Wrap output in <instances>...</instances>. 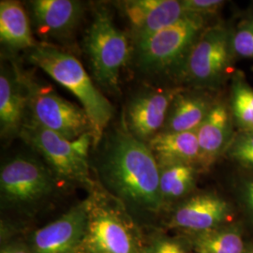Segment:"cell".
<instances>
[{
    "instance_id": "cell-1",
    "label": "cell",
    "mask_w": 253,
    "mask_h": 253,
    "mask_svg": "<svg viewBox=\"0 0 253 253\" xmlns=\"http://www.w3.org/2000/svg\"><path fill=\"white\" fill-rule=\"evenodd\" d=\"M103 136L100 172L110 189L132 206L159 211L163 206L161 171L149 147L125 128Z\"/></svg>"
},
{
    "instance_id": "cell-2",
    "label": "cell",
    "mask_w": 253,
    "mask_h": 253,
    "mask_svg": "<svg viewBox=\"0 0 253 253\" xmlns=\"http://www.w3.org/2000/svg\"><path fill=\"white\" fill-rule=\"evenodd\" d=\"M27 56L30 63L71 91L81 102L90 119L93 146H98L114 116V107L95 85L83 64L64 49L43 42L27 51Z\"/></svg>"
},
{
    "instance_id": "cell-3",
    "label": "cell",
    "mask_w": 253,
    "mask_h": 253,
    "mask_svg": "<svg viewBox=\"0 0 253 253\" xmlns=\"http://www.w3.org/2000/svg\"><path fill=\"white\" fill-rule=\"evenodd\" d=\"M206 28V16L186 13L135 47L137 67L145 74L181 73L190 50Z\"/></svg>"
},
{
    "instance_id": "cell-4",
    "label": "cell",
    "mask_w": 253,
    "mask_h": 253,
    "mask_svg": "<svg viewBox=\"0 0 253 253\" xmlns=\"http://www.w3.org/2000/svg\"><path fill=\"white\" fill-rule=\"evenodd\" d=\"M84 49L93 79L104 89L117 92L120 73L129 58V44L108 10H96L84 39Z\"/></svg>"
},
{
    "instance_id": "cell-5",
    "label": "cell",
    "mask_w": 253,
    "mask_h": 253,
    "mask_svg": "<svg viewBox=\"0 0 253 253\" xmlns=\"http://www.w3.org/2000/svg\"><path fill=\"white\" fill-rule=\"evenodd\" d=\"M20 137L40 154L59 176L90 186L88 154L92 132L72 141L27 119Z\"/></svg>"
},
{
    "instance_id": "cell-6",
    "label": "cell",
    "mask_w": 253,
    "mask_h": 253,
    "mask_svg": "<svg viewBox=\"0 0 253 253\" xmlns=\"http://www.w3.org/2000/svg\"><path fill=\"white\" fill-rule=\"evenodd\" d=\"M27 81L29 120L72 141L92 132L90 119L84 109L27 75Z\"/></svg>"
},
{
    "instance_id": "cell-7",
    "label": "cell",
    "mask_w": 253,
    "mask_h": 253,
    "mask_svg": "<svg viewBox=\"0 0 253 253\" xmlns=\"http://www.w3.org/2000/svg\"><path fill=\"white\" fill-rule=\"evenodd\" d=\"M232 53V35L226 27H206L192 46L181 76L199 87L215 86L226 73Z\"/></svg>"
},
{
    "instance_id": "cell-8",
    "label": "cell",
    "mask_w": 253,
    "mask_h": 253,
    "mask_svg": "<svg viewBox=\"0 0 253 253\" xmlns=\"http://www.w3.org/2000/svg\"><path fill=\"white\" fill-rule=\"evenodd\" d=\"M0 188L3 197L10 204L30 205L53 191L54 180L39 161L20 155L1 168Z\"/></svg>"
},
{
    "instance_id": "cell-9",
    "label": "cell",
    "mask_w": 253,
    "mask_h": 253,
    "mask_svg": "<svg viewBox=\"0 0 253 253\" xmlns=\"http://www.w3.org/2000/svg\"><path fill=\"white\" fill-rule=\"evenodd\" d=\"M95 196L88 201V222L81 247L87 253H136L133 239L118 213Z\"/></svg>"
},
{
    "instance_id": "cell-10",
    "label": "cell",
    "mask_w": 253,
    "mask_h": 253,
    "mask_svg": "<svg viewBox=\"0 0 253 253\" xmlns=\"http://www.w3.org/2000/svg\"><path fill=\"white\" fill-rule=\"evenodd\" d=\"M130 28L134 46L180 20L186 11L177 0H126L118 2Z\"/></svg>"
},
{
    "instance_id": "cell-11",
    "label": "cell",
    "mask_w": 253,
    "mask_h": 253,
    "mask_svg": "<svg viewBox=\"0 0 253 253\" xmlns=\"http://www.w3.org/2000/svg\"><path fill=\"white\" fill-rule=\"evenodd\" d=\"M180 88L145 91L128 102L125 112V129L147 144L160 133L165 124L172 101Z\"/></svg>"
},
{
    "instance_id": "cell-12",
    "label": "cell",
    "mask_w": 253,
    "mask_h": 253,
    "mask_svg": "<svg viewBox=\"0 0 253 253\" xmlns=\"http://www.w3.org/2000/svg\"><path fill=\"white\" fill-rule=\"evenodd\" d=\"M88 222V201H84L33 236L35 253H76L83 244Z\"/></svg>"
},
{
    "instance_id": "cell-13",
    "label": "cell",
    "mask_w": 253,
    "mask_h": 253,
    "mask_svg": "<svg viewBox=\"0 0 253 253\" xmlns=\"http://www.w3.org/2000/svg\"><path fill=\"white\" fill-rule=\"evenodd\" d=\"M27 6L37 34L57 42L72 37L84 14V4L75 0H32Z\"/></svg>"
},
{
    "instance_id": "cell-14",
    "label": "cell",
    "mask_w": 253,
    "mask_h": 253,
    "mask_svg": "<svg viewBox=\"0 0 253 253\" xmlns=\"http://www.w3.org/2000/svg\"><path fill=\"white\" fill-rule=\"evenodd\" d=\"M27 74L15 63L2 64L0 73V132L4 140L20 136L27 120Z\"/></svg>"
},
{
    "instance_id": "cell-15",
    "label": "cell",
    "mask_w": 253,
    "mask_h": 253,
    "mask_svg": "<svg viewBox=\"0 0 253 253\" xmlns=\"http://www.w3.org/2000/svg\"><path fill=\"white\" fill-rule=\"evenodd\" d=\"M230 214L231 208L225 200L213 193H202L181 204L172 215L170 226L207 232L221 227Z\"/></svg>"
},
{
    "instance_id": "cell-16",
    "label": "cell",
    "mask_w": 253,
    "mask_h": 253,
    "mask_svg": "<svg viewBox=\"0 0 253 253\" xmlns=\"http://www.w3.org/2000/svg\"><path fill=\"white\" fill-rule=\"evenodd\" d=\"M233 125L229 110L222 103H215L196 129L200 148L198 166L208 170L227 151L232 138Z\"/></svg>"
},
{
    "instance_id": "cell-17",
    "label": "cell",
    "mask_w": 253,
    "mask_h": 253,
    "mask_svg": "<svg viewBox=\"0 0 253 253\" xmlns=\"http://www.w3.org/2000/svg\"><path fill=\"white\" fill-rule=\"evenodd\" d=\"M160 168L175 164L198 165L200 148L196 131H161L146 144Z\"/></svg>"
},
{
    "instance_id": "cell-18",
    "label": "cell",
    "mask_w": 253,
    "mask_h": 253,
    "mask_svg": "<svg viewBox=\"0 0 253 253\" xmlns=\"http://www.w3.org/2000/svg\"><path fill=\"white\" fill-rule=\"evenodd\" d=\"M214 104L204 94L181 89L172 100L162 131H196Z\"/></svg>"
},
{
    "instance_id": "cell-19",
    "label": "cell",
    "mask_w": 253,
    "mask_h": 253,
    "mask_svg": "<svg viewBox=\"0 0 253 253\" xmlns=\"http://www.w3.org/2000/svg\"><path fill=\"white\" fill-rule=\"evenodd\" d=\"M0 42L9 52L29 51L37 45L24 6L14 0L0 2Z\"/></svg>"
},
{
    "instance_id": "cell-20",
    "label": "cell",
    "mask_w": 253,
    "mask_h": 253,
    "mask_svg": "<svg viewBox=\"0 0 253 253\" xmlns=\"http://www.w3.org/2000/svg\"><path fill=\"white\" fill-rule=\"evenodd\" d=\"M193 247L197 253H248L242 235L233 227H218L197 233Z\"/></svg>"
},
{
    "instance_id": "cell-21",
    "label": "cell",
    "mask_w": 253,
    "mask_h": 253,
    "mask_svg": "<svg viewBox=\"0 0 253 253\" xmlns=\"http://www.w3.org/2000/svg\"><path fill=\"white\" fill-rule=\"evenodd\" d=\"M160 189L163 202L185 196L195 185V165L175 164L160 168Z\"/></svg>"
},
{
    "instance_id": "cell-22",
    "label": "cell",
    "mask_w": 253,
    "mask_h": 253,
    "mask_svg": "<svg viewBox=\"0 0 253 253\" xmlns=\"http://www.w3.org/2000/svg\"><path fill=\"white\" fill-rule=\"evenodd\" d=\"M227 154L245 168L253 170V130H243L235 136Z\"/></svg>"
},
{
    "instance_id": "cell-23",
    "label": "cell",
    "mask_w": 253,
    "mask_h": 253,
    "mask_svg": "<svg viewBox=\"0 0 253 253\" xmlns=\"http://www.w3.org/2000/svg\"><path fill=\"white\" fill-rule=\"evenodd\" d=\"M232 48L235 54L253 59V18L246 19L239 23L232 35Z\"/></svg>"
},
{
    "instance_id": "cell-24",
    "label": "cell",
    "mask_w": 253,
    "mask_h": 253,
    "mask_svg": "<svg viewBox=\"0 0 253 253\" xmlns=\"http://www.w3.org/2000/svg\"><path fill=\"white\" fill-rule=\"evenodd\" d=\"M181 3L186 12L206 17L215 14L224 5V1L220 0H181Z\"/></svg>"
},
{
    "instance_id": "cell-25",
    "label": "cell",
    "mask_w": 253,
    "mask_h": 253,
    "mask_svg": "<svg viewBox=\"0 0 253 253\" xmlns=\"http://www.w3.org/2000/svg\"><path fill=\"white\" fill-rule=\"evenodd\" d=\"M233 98L253 109V88L246 82L236 79L233 84Z\"/></svg>"
},
{
    "instance_id": "cell-26",
    "label": "cell",
    "mask_w": 253,
    "mask_h": 253,
    "mask_svg": "<svg viewBox=\"0 0 253 253\" xmlns=\"http://www.w3.org/2000/svg\"><path fill=\"white\" fill-rule=\"evenodd\" d=\"M147 253H186V252L184 248L174 240L161 239L153 244Z\"/></svg>"
},
{
    "instance_id": "cell-27",
    "label": "cell",
    "mask_w": 253,
    "mask_h": 253,
    "mask_svg": "<svg viewBox=\"0 0 253 253\" xmlns=\"http://www.w3.org/2000/svg\"><path fill=\"white\" fill-rule=\"evenodd\" d=\"M242 195L247 208H249L253 216V178L245 182L242 189Z\"/></svg>"
},
{
    "instance_id": "cell-28",
    "label": "cell",
    "mask_w": 253,
    "mask_h": 253,
    "mask_svg": "<svg viewBox=\"0 0 253 253\" xmlns=\"http://www.w3.org/2000/svg\"><path fill=\"white\" fill-rule=\"evenodd\" d=\"M1 253H27L23 248L20 247H7L1 251Z\"/></svg>"
},
{
    "instance_id": "cell-29",
    "label": "cell",
    "mask_w": 253,
    "mask_h": 253,
    "mask_svg": "<svg viewBox=\"0 0 253 253\" xmlns=\"http://www.w3.org/2000/svg\"><path fill=\"white\" fill-rule=\"evenodd\" d=\"M253 253V252H250V253Z\"/></svg>"
}]
</instances>
